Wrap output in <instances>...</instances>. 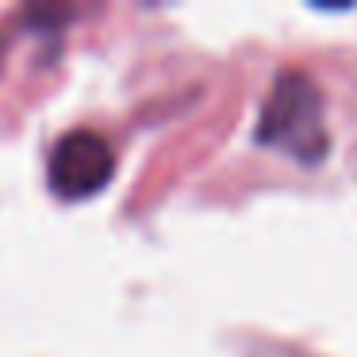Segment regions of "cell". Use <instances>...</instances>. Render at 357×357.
Instances as JSON below:
<instances>
[{"mask_svg": "<svg viewBox=\"0 0 357 357\" xmlns=\"http://www.w3.org/2000/svg\"><path fill=\"white\" fill-rule=\"evenodd\" d=\"M257 139L265 146L284 150L296 162H319L326 154L331 135L323 123V96L307 73L284 70L273 81L261 119H257Z\"/></svg>", "mask_w": 357, "mask_h": 357, "instance_id": "6da1fadb", "label": "cell"}, {"mask_svg": "<svg viewBox=\"0 0 357 357\" xmlns=\"http://www.w3.org/2000/svg\"><path fill=\"white\" fill-rule=\"evenodd\" d=\"M116 173V154L96 131H70L50 154V185L66 200H85L100 192Z\"/></svg>", "mask_w": 357, "mask_h": 357, "instance_id": "7a4b0ae2", "label": "cell"}]
</instances>
